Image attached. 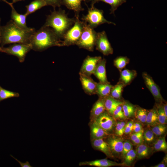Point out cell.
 <instances>
[{
  "instance_id": "44",
  "label": "cell",
  "mask_w": 167,
  "mask_h": 167,
  "mask_svg": "<svg viewBox=\"0 0 167 167\" xmlns=\"http://www.w3.org/2000/svg\"><path fill=\"white\" fill-rule=\"evenodd\" d=\"M144 131L136 133H134L132 134L130 136V139L132 141H133L136 139L143 136V134Z\"/></svg>"
},
{
  "instance_id": "40",
  "label": "cell",
  "mask_w": 167,
  "mask_h": 167,
  "mask_svg": "<svg viewBox=\"0 0 167 167\" xmlns=\"http://www.w3.org/2000/svg\"><path fill=\"white\" fill-rule=\"evenodd\" d=\"M133 149V144L128 140L124 141L123 149L121 156L123 157L125 155L131 150Z\"/></svg>"
},
{
  "instance_id": "34",
  "label": "cell",
  "mask_w": 167,
  "mask_h": 167,
  "mask_svg": "<svg viewBox=\"0 0 167 167\" xmlns=\"http://www.w3.org/2000/svg\"><path fill=\"white\" fill-rule=\"evenodd\" d=\"M148 111L140 107H136L135 116L140 122L146 123V119Z\"/></svg>"
},
{
  "instance_id": "39",
  "label": "cell",
  "mask_w": 167,
  "mask_h": 167,
  "mask_svg": "<svg viewBox=\"0 0 167 167\" xmlns=\"http://www.w3.org/2000/svg\"><path fill=\"white\" fill-rule=\"evenodd\" d=\"M155 134L152 130L148 129L143 131V140L148 143L152 142L155 139Z\"/></svg>"
},
{
  "instance_id": "28",
  "label": "cell",
  "mask_w": 167,
  "mask_h": 167,
  "mask_svg": "<svg viewBox=\"0 0 167 167\" xmlns=\"http://www.w3.org/2000/svg\"><path fill=\"white\" fill-rule=\"evenodd\" d=\"M136 157L138 159H141L148 156L150 154L149 147L143 143L138 145L136 150Z\"/></svg>"
},
{
  "instance_id": "47",
  "label": "cell",
  "mask_w": 167,
  "mask_h": 167,
  "mask_svg": "<svg viewBox=\"0 0 167 167\" xmlns=\"http://www.w3.org/2000/svg\"><path fill=\"white\" fill-rule=\"evenodd\" d=\"M166 160L164 159L163 161H162L161 163L155 165L154 166H152L153 167H165L167 166V165L166 164Z\"/></svg>"
},
{
  "instance_id": "26",
  "label": "cell",
  "mask_w": 167,
  "mask_h": 167,
  "mask_svg": "<svg viewBox=\"0 0 167 167\" xmlns=\"http://www.w3.org/2000/svg\"><path fill=\"white\" fill-rule=\"evenodd\" d=\"M146 123L148 126L152 127L160 123L156 107L148 111Z\"/></svg>"
},
{
  "instance_id": "23",
  "label": "cell",
  "mask_w": 167,
  "mask_h": 167,
  "mask_svg": "<svg viewBox=\"0 0 167 167\" xmlns=\"http://www.w3.org/2000/svg\"><path fill=\"white\" fill-rule=\"evenodd\" d=\"M91 1V8L94 7V4L99 2H103L109 4L111 6L110 14L114 15V12L118 8L126 2V0H92Z\"/></svg>"
},
{
  "instance_id": "48",
  "label": "cell",
  "mask_w": 167,
  "mask_h": 167,
  "mask_svg": "<svg viewBox=\"0 0 167 167\" xmlns=\"http://www.w3.org/2000/svg\"><path fill=\"white\" fill-rule=\"evenodd\" d=\"M162 105L163 106V108L164 110V113L166 116L167 117V103H165V104H163L162 103Z\"/></svg>"
},
{
  "instance_id": "21",
  "label": "cell",
  "mask_w": 167,
  "mask_h": 167,
  "mask_svg": "<svg viewBox=\"0 0 167 167\" xmlns=\"http://www.w3.org/2000/svg\"><path fill=\"white\" fill-rule=\"evenodd\" d=\"M104 98L105 110L112 116L115 109L123 103V101L114 98L110 95Z\"/></svg>"
},
{
  "instance_id": "3",
  "label": "cell",
  "mask_w": 167,
  "mask_h": 167,
  "mask_svg": "<svg viewBox=\"0 0 167 167\" xmlns=\"http://www.w3.org/2000/svg\"><path fill=\"white\" fill-rule=\"evenodd\" d=\"M75 17L69 18L65 11L60 8L55 9L47 16L44 26L51 28L58 36L61 39L67 31L73 25Z\"/></svg>"
},
{
  "instance_id": "31",
  "label": "cell",
  "mask_w": 167,
  "mask_h": 167,
  "mask_svg": "<svg viewBox=\"0 0 167 167\" xmlns=\"http://www.w3.org/2000/svg\"><path fill=\"white\" fill-rule=\"evenodd\" d=\"M19 96V94L18 93L6 90L0 85V102L5 99L12 97H18Z\"/></svg>"
},
{
  "instance_id": "13",
  "label": "cell",
  "mask_w": 167,
  "mask_h": 167,
  "mask_svg": "<svg viewBox=\"0 0 167 167\" xmlns=\"http://www.w3.org/2000/svg\"><path fill=\"white\" fill-rule=\"evenodd\" d=\"M80 79L85 92L90 95L96 94L97 83L90 77L79 73Z\"/></svg>"
},
{
  "instance_id": "16",
  "label": "cell",
  "mask_w": 167,
  "mask_h": 167,
  "mask_svg": "<svg viewBox=\"0 0 167 167\" xmlns=\"http://www.w3.org/2000/svg\"><path fill=\"white\" fill-rule=\"evenodd\" d=\"M122 163H118L106 159L96 160L90 161H82L79 163L80 166L88 165L98 167H109L122 165Z\"/></svg>"
},
{
  "instance_id": "36",
  "label": "cell",
  "mask_w": 167,
  "mask_h": 167,
  "mask_svg": "<svg viewBox=\"0 0 167 167\" xmlns=\"http://www.w3.org/2000/svg\"><path fill=\"white\" fill-rule=\"evenodd\" d=\"M166 129V124L159 123L152 126L151 130L155 135L161 136L165 133Z\"/></svg>"
},
{
  "instance_id": "22",
  "label": "cell",
  "mask_w": 167,
  "mask_h": 167,
  "mask_svg": "<svg viewBox=\"0 0 167 167\" xmlns=\"http://www.w3.org/2000/svg\"><path fill=\"white\" fill-rule=\"evenodd\" d=\"M120 72L119 81L124 86L129 84L136 76V71L134 70L125 69Z\"/></svg>"
},
{
  "instance_id": "25",
  "label": "cell",
  "mask_w": 167,
  "mask_h": 167,
  "mask_svg": "<svg viewBox=\"0 0 167 167\" xmlns=\"http://www.w3.org/2000/svg\"><path fill=\"white\" fill-rule=\"evenodd\" d=\"M46 6V3L44 0H35L26 6L27 11L25 14L28 16Z\"/></svg>"
},
{
  "instance_id": "49",
  "label": "cell",
  "mask_w": 167,
  "mask_h": 167,
  "mask_svg": "<svg viewBox=\"0 0 167 167\" xmlns=\"http://www.w3.org/2000/svg\"><path fill=\"white\" fill-rule=\"evenodd\" d=\"M0 1H2L6 2V3L9 5L11 7L13 5V4L12 3L9 2L6 0H0Z\"/></svg>"
},
{
  "instance_id": "18",
  "label": "cell",
  "mask_w": 167,
  "mask_h": 167,
  "mask_svg": "<svg viewBox=\"0 0 167 167\" xmlns=\"http://www.w3.org/2000/svg\"><path fill=\"white\" fill-rule=\"evenodd\" d=\"M89 125L90 129L91 140L100 139H104L110 135L93 121H90Z\"/></svg>"
},
{
  "instance_id": "5",
  "label": "cell",
  "mask_w": 167,
  "mask_h": 167,
  "mask_svg": "<svg viewBox=\"0 0 167 167\" xmlns=\"http://www.w3.org/2000/svg\"><path fill=\"white\" fill-rule=\"evenodd\" d=\"M75 20L73 25L66 33L62 40L64 46L76 45L82 33L84 22L80 20L79 16H75Z\"/></svg>"
},
{
  "instance_id": "37",
  "label": "cell",
  "mask_w": 167,
  "mask_h": 167,
  "mask_svg": "<svg viewBox=\"0 0 167 167\" xmlns=\"http://www.w3.org/2000/svg\"><path fill=\"white\" fill-rule=\"evenodd\" d=\"M126 123L123 121L117 122L113 132L114 135L119 136H122L124 133Z\"/></svg>"
},
{
  "instance_id": "29",
  "label": "cell",
  "mask_w": 167,
  "mask_h": 167,
  "mask_svg": "<svg viewBox=\"0 0 167 167\" xmlns=\"http://www.w3.org/2000/svg\"><path fill=\"white\" fill-rule=\"evenodd\" d=\"M124 85L119 81L113 86L110 91V95L114 98L119 100L122 97Z\"/></svg>"
},
{
  "instance_id": "46",
  "label": "cell",
  "mask_w": 167,
  "mask_h": 167,
  "mask_svg": "<svg viewBox=\"0 0 167 167\" xmlns=\"http://www.w3.org/2000/svg\"><path fill=\"white\" fill-rule=\"evenodd\" d=\"M143 141L144 140L143 136H142L139 137L137 139H136L132 142L135 145H139L143 143Z\"/></svg>"
},
{
  "instance_id": "12",
  "label": "cell",
  "mask_w": 167,
  "mask_h": 167,
  "mask_svg": "<svg viewBox=\"0 0 167 167\" xmlns=\"http://www.w3.org/2000/svg\"><path fill=\"white\" fill-rule=\"evenodd\" d=\"M101 58V56L91 57L88 56L83 62L80 73L90 76L93 74L98 62Z\"/></svg>"
},
{
  "instance_id": "15",
  "label": "cell",
  "mask_w": 167,
  "mask_h": 167,
  "mask_svg": "<svg viewBox=\"0 0 167 167\" xmlns=\"http://www.w3.org/2000/svg\"><path fill=\"white\" fill-rule=\"evenodd\" d=\"M106 62L105 58H101L98 62L93 74L101 83H109L107 80L106 76Z\"/></svg>"
},
{
  "instance_id": "17",
  "label": "cell",
  "mask_w": 167,
  "mask_h": 167,
  "mask_svg": "<svg viewBox=\"0 0 167 167\" xmlns=\"http://www.w3.org/2000/svg\"><path fill=\"white\" fill-rule=\"evenodd\" d=\"M90 0H62V5L65 6L67 9L73 10L75 13V16H79L80 11L84 10L82 7L81 2H88Z\"/></svg>"
},
{
  "instance_id": "43",
  "label": "cell",
  "mask_w": 167,
  "mask_h": 167,
  "mask_svg": "<svg viewBox=\"0 0 167 167\" xmlns=\"http://www.w3.org/2000/svg\"><path fill=\"white\" fill-rule=\"evenodd\" d=\"M143 131H144V130L142 125L140 123L136 122L134 123L132 132L134 133H136Z\"/></svg>"
},
{
  "instance_id": "35",
  "label": "cell",
  "mask_w": 167,
  "mask_h": 167,
  "mask_svg": "<svg viewBox=\"0 0 167 167\" xmlns=\"http://www.w3.org/2000/svg\"><path fill=\"white\" fill-rule=\"evenodd\" d=\"M156 107L158 115L159 122L160 123L166 124L167 117L166 116L164 112L162 103H158Z\"/></svg>"
},
{
  "instance_id": "9",
  "label": "cell",
  "mask_w": 167,
  "mask_h": 167,
  "mask_svg": "<svg viewBox=\"0 0 167 167\" xmlns=\"http://www.w3.org/2000/svg\"><path fill=\"white\" fill-rule=\"evenodd\" d=\"M95 46L96 49L104 55H108L113 53V48L104 31L97 32Z\"/></svg>"
},
{
  "instance_id": "10",
  "label": "cell",
  "mask_w": 167,
  "mask_h": 167,
  "mask_svg": "<svg viewBox=\"0 0 167 167\" xmlns=\"http://www.w3.org/2000/svg\"><path fill=\"white\" fill-rule=\"evenodd\" d=\"M142 76L146 86L154 97L158 103H162L164 101L160 89L152 78L146 72L143 73Z\"/></svg>"
},
{
  "instance_id": "38",
  "label": "cell",
  "mask_w": 167,
  "mask_h": 167,
  "mask_svg": "<svg viewBox=\"0 0 167 167\" xmlns=\"http://www.w3.org/2000/svg\"><path fill=\"white\" fill-rule=\"evenodd\" d=\"M122 105L118 106L113 112V116L116 120L124 121L126 119L124 115Z\"/></svg>"
},
{
  "instance_id": "32",
  "label": "cell",
  "mask_w": 167,
  "mask_h": 167,
  "mask_svg": "<svg viewBox=\"0 0 167 167\" xmlns=\"http://www.w3.org/2000/svg\"><path fill=\"white\" fill-rule=\"evenodd\" d=\"M130 59L126 56H119L114 60V65L121 71L128 64Z\"/></svg>"
},
{
  "instance_id": "24",
  "label": "cell",
  "mask_w": 167,
  "mask_h": 167,
  "mask_svg": "<svg viewBox=\"0 0 167 167\" xmlns=\"http://www.w3.org/2000/svg\"><path fill=\"white\" fill-rule=\"evenodd\" d=\"M113 86L109 83H97L96 94L99 97L104 98L110 95V91Z\"/></svg>"
},
{
  "instance_id": "33",
  "label": "cell",
  "mask_w": 167,
  "mask_h": 167,
  "mask_svg": "<svg viewBox=\"0 0 167 167\" xmlns=\"http://www.w3.org/2000/svg\"><path fill=\"white\" fill-rule=\"evenodd\" d=\"M136 157V151L133 149L127 152L124 156V161L122 164L127 166H130L132 164Z\"/></svg>"
},
{
  "instance_id": "27",
  "label": "cell",
  "mask_w": 167,
  "mask_h": 167,
  "mask_svg": "<svg viewBox=\"0 0 167 167\" xmlns=\"http://www.w3.org/2000/svg\"><path fill=\"white\" fill-rule=\"evenodd\" d=\"M124 115L126 118L135 116L136 107L127 101H123L122 105Z\"/></svg>"
},
{
  "instance_id": "1",
  "label": "cell",
  "mask_w": 167,
  "mask_h": 167,
  "mask_svg": "<svg viewBox=\"0 0 167 167\" xmlns=\"http://www.w3.org/2000/svg\"><path fill=\"white\" fill-rule=\"evenodd\" d=\"M1 41L0 46L11 43L30 44V39L35 29L29 30L21 28L11 19L3 26L0 25Z\"/></svg>"
},
{
  "instance_id": "19",
  "label": "cell",
  "mask_w": 167,
  "mask_h": 167,
  "mask_svg": "<svg viewBox=\"0 0 167 167\" xmlns=\"http://www.w3.org/2000/svg\"><path fill=\"white\" fill-rule=\"evenodd\" d=\"M11 8V18L14 23L19 27L25 30L30 29L31 28L27 27L26 19L27 16L25 14L18 13L15 9L13 5Z\"/></svg>"
},
{
  "instance_id": "42",
  "label": "cell",
  "mask_w": 167,
  "mask_h": 167,
  "mask_svg": "<svg viewBox=\"0 0 167 167\" xmlns=\"http://www.w3.org/2000/svg\"><path fill=\"white\" fill-rule=\"evenodd\" d=\"M134 123V122L132 120L126 123L124 134H129L132 132Z\"/></svg>"
},
{
  "instance_id": "4",
  "label": "cell",
  "mask_w": 167,
  "mask_h": 167,
  "mask_svg": "<svg viewBox=\"0 0 167 167\" xmlns=\"http://www.w3.org/2000/svg\"><path fill=\"white\" fill-rule=\"evenodd\" d=\"M87 14L83 15L81 18L82 21L86 23L90 27L94 29L97 26L105 23L116 24L112 22L107 20L104 17V11L102 10L98 9L94 7L88 8Z\"/></svg>"
},
{
  "instance_id": "7",
  "label": "cell",
  "mask_w": 167,
  "mask_h": 167,
  "mask_svg": "<svg viewBox=\"0 0 167 167\" xmlns=\"http://www.w3.org/2000/svg\"><path fill=\"white\" fill-rule=\"evenodd\" d=\"M32 49L30 44L14 43L8 47H1L0 52L17 57L20 62H23L27 54Z\"/></svg>"
},
{
  "instance_id": "30",
  "label": "cell",
  "mask_w": 167,
  "mask_h": 167,
  "mask_svg": "<svg viewBox=\"0 0 167 167\" xmlns=\"http://www.w3.org/2000/svg\"><path fill=\"white\" fill-rule=\"evenodd\" d=\"M154 149L156 151H165L167 149V144L165 136L160 137L154 142Z\"/></svg>"
},
{
  "instance_id": "6",
  "label": "cell",
  "mask_w": 167,
  "mask_h": 167,
  "mask_svg": "<svg viewBox=\"0 0 167 167\" xmlns=\"http://www.w3.org/2000/svg\"><path fill=\"white\" fill-rule=\"evenodd\" d=\"M84 22L82 33L76 45L79 48L92 51L95 46L97 32L86 23Z\"/></svg>"
},
{
  "instance_id": "45",
  "label": "cell",
  "mask_w": 167,
  "mask_h": 167,
  "mask_svg": "<svg viewBox=\"0 0 167 167\" xmlns=\"http://www.w3.org/2000/svg\"><path fill=\"white\" fill-rule=\"evenodd\" d=\"M11 156L16 160L20 164V166L21 167H32L31 165L29 162L28 161H27L25 163H23L21 162L18 160L16 158L13 157L12 155H11Z\"/></svg>"
},
{
  "instance_id": "41",
  "label": "cell",
  "mask_w": 167,
  "mask_h": 167,
  "mask_svg": "<svg viewBox=\"0 0 167 167\" xmlns=\"http://www.w3.org/2000/svg\"><path fill=\"white\" fill-rule=\"evenodd\" d=\"M47 6H52L54 9L56 7H60L62 5V0H44Z\"/></svg>"
},
{
  "instance_id": "8",
  "label": "cell",
  "mask_w": 167,
  "mask_h": 167,
  "mask_svg": "<svg viewBox=\"0 0 167 167\" xmlns=\"http://www.w3.org/2000/svg\"><path fill=\"white\" fill-rule=\"evenodd\" d=\"M100 127L109 133L112 134L117 122L113 116L105 111L92 120Z\"/></svg>"
},
{
  "instance_id": "51",
  "label": "cell",
  "mask_w": 167,
  "mask_h": 167,
  "mask_svg": "<svg viewBox=\"0 0 167 167\" xmlns=\"http://www.w3.org/2000/svg\"><path fill=\"white\" fill-rule=\"evenodd\" d=\"M0 22H1V19H0ZM1 32H0V45L1 43ZM1 48V46H0V49Z\"/></svg>"
},
{
  "instance_id": "50",
  "label": "cell",
  "mask_w": 167,
  "mask_h": 167,
  "mask_svg": "<svg viewBox=\"0 0 167 167\" xmlns=\"http://www.w3.org/2000/svg\"><path fill=\"white\" fill-rule=\"evenodd\" d=\"M24 0H12V3L13 4L16 3L17 2L19 1H24Z\"/></svg>"
},
{
  "instance_id": "20",
  "label": "cell",
  "mask_w": 167,
  "mask_h": 167,
  "mask_svg": "<svg viewBox=\"0 0 167 167\" xmlns=\"http://www.w3.org/2000/svg\"><path fill=\"white\" fill-rule=\"evenodd\" d=\"M104 98L99 97L94 104L90 111V119L92 120L105 111Z\"/></svg>"
},
{
  "instance_id": "11",
  "label": "cell",
  "mask_w": 167,
  "mask_h": 167,
  "mask_svg": "<svg viewBox=\"0 0 167 167\" xmlns=\"http://www.w3.org/2000/svg\"><path fill=\"white\" fill-rule=\"evenodd\" d=\"M104 139L108 144L114 157L121 156L124 141L122 138L112 134Z\"/></svg>"
},
{
  "instance_id": "2",
  "label": "cell",
  "mask_w": 167,
  "mask_h": 167,
  "mask_svg": "<svg viewBox=\"0 0 167 167\" xmlns=\"http://www.w3.org/2000/svg\"><path fill=\"white\" fill-rule=\"evenodd\" d=\"M32 49L41 52L54 46H64L62 41L51 28L43 25L35 31L30 39Z\"/></svg>"
},
{
  "instance_id": "14",
  "label": "cell",
  "mask_w": 167,
  "mask_h": 167,
  "mask_svg": "<svg viewBox=\"0 0 167 167\" xmlns=\"http://www.w3.org/2000/svg\"><path fill=\"white\" fill-rule=\"evenodd\" d=\"M91 144L92 148L96 150L100 151L104 153L109 158H114L109 148L103 139L91 140Z\"/></svg>"
}]
</instances>
